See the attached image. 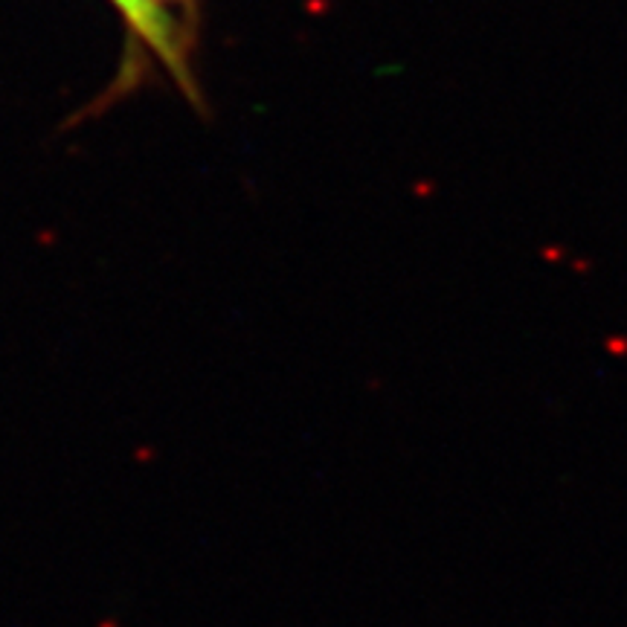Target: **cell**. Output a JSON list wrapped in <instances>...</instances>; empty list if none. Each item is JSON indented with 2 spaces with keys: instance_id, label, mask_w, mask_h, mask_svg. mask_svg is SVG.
Returning a JSON list of instances; mask_svg holds the SVG:
<instances>
[{
  "instance_id": "cell-1",
  "label": "cell",
  "mask_w": 627,
  "mask_h": 627,
  "mask_svg": "<svg viewBox=\"0 0 627 627\" xmlns=\"http://www.w3.org/2000/svg\"><path fill=\"white\" fill-rule=\"evenodd\" d=\"M108 4L122 15V23L139 41V46L163 64V70L171 76L174 85L186 90V96L192 102H197V85L192 73L195 50H189V46L180 41V35L169 27L166 18H163L148 0H108Z\"/></svg>"
},
{
  "instance_id": "cell-2",
  "label": "cell",
  "mask_w": 627,
  "mask_h": 627,
  "mask_svg": "<svg viewBox=\"0 0 627 627\" xmlns=\"http://www.w3.org/2000/svg\"><path fill=\"white\" fill-rule=\"evenodd\" d=\"M166 23L180 35V41L195 50L197 44V0H148Z\"/></svg>"
}]
</instances>
